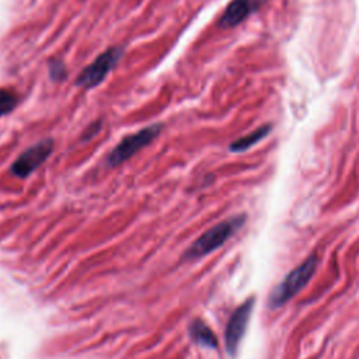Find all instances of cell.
Wrapping results in <instances>:
<instances>
[{
  "mask_svg": "<svg viewBox=\"0 0 359 359\" xmlns=\"http://www.w3.org/2000/svg\"><path fill=\"white\" fill-rule=\"evenodd\" d=\"M318 265V257L311 254L294 269H292L271 292L268 297V306L276 310L286 304L292 297H294L313 278Z\"/></svg>",
  "mask_w": 359,
  "mask_h": 359,
  "instance_id": "obj_1",
  "label": "cell"
},
{
  "mask_svg": "<svg viewBox=\"0 0 359 359\" xmlns=\"http://www.w3.org/2000/svg\"><path fill=\"white\" fill-rule=\"evenodd\" d=\"M245 222L244 215L229 217L227 220H223L209 230H206L203 234H201L185 251L184 258L188 261L202 258L212 251L222 247Z\"/></svg>",
  "mask_w": 359,
  "mask_h": 359,
  "instance_id": "obj_2",
  "label": "cell"
},
{
  "mask_svg": "<svg viewBox=\"0 0 359 359\" xmlns=\"http://www.w3.org/2000/svg\"><path fill=\"white\" fill-rule=\"evenodd\" d=\"M123 48L112 46L101 52L91 63H88L76 77L74 84L84 90L100 86L121 60Z\"/></svg>",
  "mask_w": 359,
  "mask_h": 359,
  "instance_id": "obj_3",
  "label": "cell"
},
{
  "mask_svg": "<svg viewBox=\"0 0 359 359\" xmlns=\"http://www.w3.org/2000/svg\"><path fill=\"white\" fill-rule=\"evenodd\" d=\"M161 129H163L161 123H153L132 135L125 136L108 154V158H107L108 165L116 167L123 161H126L128 158H130L139 150H142L149 143H151L160 135Z\"/></svg>",
  "mask_w": 359,
  "mask_h": 359,
  "instance_id": "obj_4",
  "label": "cell"
},
{
  "mask_svg": "<svg viewBox=\"0 0 359 359\" xmlns=\"http://www.w3.org/2000/svg\"><path fill=\"white\" fill-rule=\"evenodd\" d=\"M254 303H255L254 297L247 299L231 313V316L226 324L224 344H226V351L230 356L236 355L238 345L245 334V328L248 325Z\"/></svg>",
  "mask_w": 359,
  "mask_h": 359,
  "instance_id": "obj_5",
  "label": "cell"
},
{
  "mask_svg": "<svg viewBox=\"0 0 359 359\" xmlns=\"http://www.w3.org/2000/svg\"><path fill=\"white\" fill-rule=\"evenodd\" d=\"M53 150V139H43L24 150L11 164L10 171L18 178H25L32 174L50 156Z\"/></svg>",
  "mask_w": 359,
  "mask_h": 359,
  "instance_id": "obj_6",
  "label": "cell"
},
{
  "mask_svg": "<svg viewBox=\"0 0 359 359\" xmlns=\"http://www.w3.org/2000/svg\"><path fill=\"white\" fill-rule=\"evenodd\" d=\"M268 0H231L217 20V25L223 29L240 25L245 18L258 11Z\"/></svg>",
  "mask_w": 359,
  "mask_h": 359,
  "instance_id": "obj_7",
  "label": "cell"
},
{
  "mask_svg": "<svg viewBox=\"0 0 359 359\" xmlns=\"http://www.w3.org/2000/svg\"><path fill=\"white\" fill-rule=\"evenodd\" d=\"M189 335L194 339L195 344L205 346V348H217V338L213 334V331L202 321V320H194L189 325Z\"/></svg>",
  "mask_w": 359,
  "mask_h": 359,
  "instance_id": "obj_8",
  "label": "cell"
},
{
  "mask_svg": "<svg viewBox=\"0 0 359 359\" xmlns=\"http://www.w3.org/2000/svg\"><path fill=\"white\" fill-rule=\"evenodd\" d=\"M271 132V125H262L259 128H257L255 130L247 133L245 136L243 137H238L237 140H234L229 149L234 153H240V151H244L250 147H252L254 144H257L258 142H261L264 137H266V135Z\"/></svg>",
  "mask_w": 359,
  "mask_h": 359,
  "instance_id": "obj_9",
  "label": "cell"
},
{
  "mask_svg": "<svg viewBox=\"0 0 359 359\" xmlns=\"http://www.w3.org/2000/svg\"><path fill=\"white\" fill-rule=\"evenodd\" d=\"M18 104V95L11 88H0V118L10 114Z\"/></svg>",
  "mask_w": 359,
  "mask_h": 359,
  "instance_id": "obj_10",
  "label": "cell"
},
{
  "mask_svg": "<svg viewBox=\"0 0 359 359\" xmlns=\"http://www.w3.org/2000/svg\"><path fill=\"white\" fill-rule=\"evenodd\" d=\"M48 70H49V77H50V80H53V81H63V80H66V77H67L66 65H65V62H63L62 59H59V57L52 59V60L49 62Z\"/></svg>",
  "mask_w": 359,
  "mask_h": 359,
  "instance_id": "obj_11",
  "label": "cell"
},
{
  "mask_svg": "<svg viewBox=\"0 0 359 359\" xmlns=\"http://www.w3.org/2000/svg\"><path fill=\"white\" fill-rule=\"evenodd\" d=\"M100 128H101V122H100V121L93 122V123H91V125L84 130V133H83V139H84V140L91 139L93 136H95V133L100 130Z\"/></svg>",
  "mask_w": 359,
  "mask_h": 359,
  "instance_id": "obj_12",
  "label": "cell"
}]
</instances>
